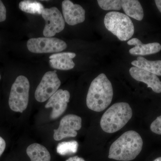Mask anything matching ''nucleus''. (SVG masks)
<instances>
[{"label": "nucleus", "mask_w": 161, "mask_h": 161, "mask_svg": "<svg viewBox=\"0 0 161 161\" xmlns=\"http://www.w3.org/2000/svg\"><path fill=\"white\" fill-rule=\"evenodd\" d=\"M143 145L142 139L138 132L127 131L111 145L108 158L117 161L132 160L140 153Z\"/></svg>", "instance_id": "f257e3e1"}, {"label": "nucleus", "mask_w": 161, "mask_h": 161, "mask_svg": "<svg viewBox=\"0 0 161 161\" xmlns=\"http://www.w3.org/2000/svg\"><path fill=\"white\" fill-rule=\"evenodd\" d=\"M113 96L111 81L104 74H101L91 84L87 95V106L95 112H102L111 104Z\"/></svg>", "instance_id": "f03ea898"}, {"label": "nucleus", "mask_w": 161, "mask_h": 161, "mask_svg": "<svg viewBox=\"0 0 161 161\" xmlns=\"http://www.w3.org/2000/svg\"><path fill=\"white\" fill-rule=\"evenodd\" d=\"M132 116V111L129 104L117 103L104 112L100 120V126L104 132H116L123 128Z\"/></svg>", "instance_id": "7ed1b4c3"}, {"label": "nucleus", "mask_w": 161, "mask_h": 161, "mask_svg": "<svg viewBox=\"0 0 161 161\" xmlns=\"http://www.w3.org/2000/svg\"><path fill=\"white\" fill-rule=\"evenodd\" d=\"M106 28L121 41H127L134 33V27L131 19L126 15L118 12H110L105 16Z\"/></svg>", "instance_id": "20e7f679"}, {"label": "nucleus", "mask_w": 161, "mask_h": 161, "mask_svg": "<svg viewBox=\"0 0 161 161\" xmlns=\"http://www.w3.org/2000/svg\"><path fill=\"white\" fill-rule=\"evenodd\" d=\"M30 83L24 76L18 77L12 85L9 99V108L13 111L22 113L28 106Z\"/></svg>", "instance_id": "39448f33"}, {"label": "nucleus", "mask_w": 161, "mask_h": 161, "mask_svg": "<svg viewBox=\"0 0 161 161\" xmlns=\"http://www.w3.org/2000/svg\"><path fill=\"white\" fill-rule=\"evenodd\" d=\"M67 46L64 41L56 38H31L27 43L28 49L35 53H58L65 49Z\"/></svg>", "instance_id": "423d86ee"}, {"label": "nucleus", "mask_w": 161, "mask_h": 161, "mask_svg": "<svg viewBox=\"0 0 161 161\" xmlns=\"http://www.w3.org/2000/svg\"><path fill=\"white\" fill-rule=\"evenodd\" d=\"M60 84L56 71L47 72L35 92L36 100L41 103L46 101L58 91Z\"/></svg>", "instance_id": "0eeeda50"}, {"label": "nucleus", "mask_w": 161, "mask_h": 161, "mask_svg": "<svg viewBox=\"0 0 161 161\" xmlns=\"http://www.w3.org/2000/svg\"><path fill=\"white\" fill-rule=\"evenodd\" d=\"M42 15L46 22L43 31L44 36L52 37L64 29V19L60 12L56 7L44 9Z\"/></svg>", "instance_id": "6e6552de"}, {"label": "nucleus", "mask_w": 161, "mask_h": 161, "mask_svg": "<svg viewBox=\"0 0 161 161\" xmlns=\"http://www.w3.org/2000/svg\"><path fill=\"white\" fill-rule=\"evenodd\" d=\"M81 123L82 119L80 116L74 114L65 115L60 120L58 129L53 130L54 139L58 141L66 137L77 136V131L81 129Z\"/></svg>", "instance_id": "1a4fd4ad"}, {"label": "nucleus", "mask_w": 161, "mask_h": 161, "mask_svg": "<svg viewBox=\"0 0 161 161\" xmlns=\"http://www.w3.org/2000/svg\"><path fill=\"white\" fill-rule=\"evenodd\" d=\"M69 99V92L66 90H58L52 95L45 105L47 108H52L51 118L56 119L63 114L67 108Z\"/></svg>", "instance_id": "9d476101"}, {"label": "nucleus", "mask_w": 161, "mask_h": 161, "mask_svg": "<svg viewBox=\"0 0 161 161\" xmlns=\"http://www.w3.org/2000/svg\"><path fill=\"white\" fill-rule=\"evenodd\" d=\"M62 9L64 20L70 26L82 23L85 20V10L80 5L65 0L62 2Z\"/></svg>", "instance_id": "9b49d317"}, {"label": "nucleus", "mask_w": 161, "mask_h": 161, "mask_svg": "<svg viewBox=\"0 0 161 161\" xmlns=\"http://www.w3.org/2000/svg\"><path fill=\"white\" fill-rule=\"evenodd\" d=\"M130 73L132 78L146 83L153 92L161 93V81L157 75L135 66L130 69Z\"/></svg>", "instance_id": "f8f14e48"}, {"label": "nucleus", "mask_w": 161, "mask_h": 161, "mask_svg": "<svg viewBox=\"0 0 161 161\" xmlns=\"http://www.w3.org/2000/svg\"><path fill=\"white\" fill-rule=\"evenodd\" d=\"M75 53L65 52L57 53L49 57L50 65L55 69L67 70L75 66L73 59L76 57Z\"/></svg>", "instance_id": "ddd939ff"}, {"label": "nucleus", "mask_w": 161, "mask_h": 161, "mask_svg": "<svg viewBox=\"0 0 161 161\" xmlns=\"http://www.w3.org/2000/svg\"><path fill=\"white\" fill-rule=\"evenodd\" d=\"M130 45H134L135 47L129 51L131 54L146 56L158 53L161 50V45L157 42L143 44L137 38H133L128 41Z\"/></svg>", "instance_id": "4468645a"}, {"label": "nucleus", "mask_w": 161, "mask_h": 161, "mask_svg": "<svg viewBox=\"0 0 161 161\" xmlns=\"http://www.w3.org/2000/svg\"><path fill=\"white\" fill-rule=\"evenodd\" d=\"M121 6L128 17L130 16L138 21H141L143 19V9L138 1L122 0Z\"/></svg>", "instance_id": "2eb2a0df"}, {"label": "nucleus", "mask_w": 161, "mask_h": 161, "mask_svg": "<svg viewBox=\"0 0 161 161\" xmlns=\"http://www.w3.org/2000/svg\"><path fill=\"white\" fill-rule=\"evenodd\" d=\"M26 153L31 161H50L51 155L44 146L38 143L30 145L26 149Z\"/></svg>", "instance_id": "dca6fc26"}, {"label": "nucleus", "mask_w": 161, "mask_h": 161, "mask_svg": "<svg viewBox=\"0 0 161 161\" xmlns=\"http://www.w3.org/2000/svg\"><path fill=\"white\" fill-rule=\"evenodd\" d=\"M132 65L150 72L157 76H161V60H147L142 57H139L137 60L132 61Z\"/></svg>", "instance_id": "f3484780"}, {"label": "nucleus", "mask_w": 161, "mask_h": 161, "mask_svg": "<svg viewBox=\"0 0 161 161\" xmlns=\"http://www.w3.org/2000/svg\"><path fill=\"white\" fill-rule=\"evenodd\" d=\"M19 8L23 11L31 14H41L44 9L43 5L37 2L23 1L20 2Z\"/></svg>", "instance_id": "a211bd4d"}, {"label": "nucleus", "mask_w": 161, "mask_h": 161, "mask_svg": "<svg viewBox=\"0 0 161 161\" xmlns=\"http://www.w3.org/2000/svg\"><path fill=\"white\" fill-rule=\"evenodd\" d=\"M78 147V144L77 141L62 142L58 144L57 151L61 155L73 154L77 152Z\"/></svg>", "instance_id": "6ab92c4d"}, {"label": "nucleus", "mask_w": 161, "mask_h": 161, "mask_svg": "<svg viewBox=\"0 0 161 161\" xmlns=\"http://www.w3.org/2000/svg\"><path fill=\"white\" fill-rule=\"evenodd\" d=\"M98 5L105 10H119L121 9V1L120 0H98Z\"/></svg>", "instance_id": "aec40b11"}, {"label": "nucleus", "mask_w": 161, "mask_h": 161, "mask_svg": "<svg viewBox=\"0 0 161 161\" xmlns=\"http://www.w3.org/2000/svg\"><path fill=\"white\" fill-rule=\"evenodd\" d=\"M150 128L152 132L158 135H161V115L153 122Z\"/></svg>", "instance_id": "412c9836"}, {"label": "nucleus", "mask_w": 161, "mask_h": 161, "mask_svg": "<svg viewBox=\"0 0 161 161\" xmlns=\"http://www.w3.org/2000/svg\"><path fill=\"white\" fill-rule=\"evenodd\" d=\"M6 18V9L2 1H0V22L5 21Z\"/></svg>", "instance_id": "4be33fe9"}, {"label": "nucleus", "mask_w": 161, "mask_h": 161, "mask_svg": "<svg viewBox=\"0 0 161 161\" xmlns=\"http://www.w3.org/2000/svg\"><path fill=\"white\" fill-rule=\"evenodd\" d=\"M6 147V143L3 137L0 136V157L5 151Z\"/></svg>", "instance_id": "5701e85b"}, {"label": "nucleus", "mask_w": 161, "mask_h": 161, "mask_svg": "<svg viewBox=\"0 0 161 161\" xmlns=\"http://www.w3.org/2000/svg\"><path fill=\"white\" fill-rule=\"evenodd\" d=\"M66 161H86L82 158L79 157L78 156L72 157L68 159Z\"/></svg>", "instance_id": "b1692460"}, {"label": "nucleus", "mask_w": 161, "mask_h": 161, "mask_svg": "<svg viewBox=\"0 0 161 161\" xmlns=\"http://www.w3.org/2000/svg\"><path fill=\"white\" fill-rule=\"evenodd\" d=\"M155 3L158 9L161 13V0H155Z\"/></svg>", "instance_id": "393cba45"}, {"label": "nucleus", "mask_w": 161, "mask_h": 161, "mask_svg": "<svg viewBox=\"0 0 161 161\" xmlns=\"http://www.w3.org/2000/svg\"><path fill=\"white\" fill-rule=\"evenodd\" d=\"M153 161H161V157H160L156 159H155Z\"/></svg>", "instance_id": "a878e982"}, {"label": "nucleus", "mask_w": 161, "mask_h": 161, "mask_svg": "<svg viewBox=\"0 0 161 161\" xmlns=\"http://www.w3.org/2000/svg\"><path fill=\"white\" fill-rule=\"evenodd\" d=\"M1 75H0V80H1Z\"/></svg>", "instance_id": "bb28decb"}]
</instances>
